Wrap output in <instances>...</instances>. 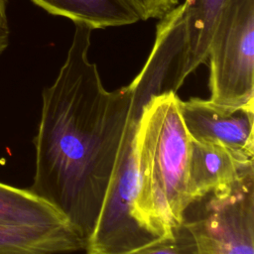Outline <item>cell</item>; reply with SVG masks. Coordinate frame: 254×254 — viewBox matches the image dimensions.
<instances>
[{
    "label": "cell",
    "mask_w": 254,
    "mask_h": 254,
    "mask_svg": "<svg viewBox=\"0 0 254 254\" xmlns=\"http://www.w3.org/2000/svg\"><path fill=\"white\" fill-rule=\"evenodd\" d=\"M180 108L191 140L220 144L253 158L254 106L226 107L192 97L181 100Z\"/></svg>",
    "instance_id": "6"
},
{
    "label": "cell",
    "mask_w": 254,
    "mask_h": 254,
    "mask_svg": "<svg viewBox=\"0 0 254 254\" xmlns=\"http://www.w3.org/2000/svg\"><path fill=\"white\" fill-rule=\"evenodd\" d=\"M50 14L65 17L92 29L134 24L137 14L122 0H31Z\"/></svg>",
    "instance_id": "11"
},
{
    "label": "cell",
    "mask_w": 254,
    "mask_h": 254,
    "mask_svg": "<svg viewBox=\"0 0 254 254\" xmlns=\"http://www.w3.org/2000/svg\"><path fill=\"white\" fill-rule=\"evenodd\" d=\"M139 17L140 20L162 19L174 9L179 0H122Z\"/></svg>",
    "instance_id": "13"
},
{
    "label": "cell",
    "mask_w": 254,
    "mask_h": 254,
    "mask_svg": "<svg viewBox=\"0 0 254 254\" xmlns=\"http://www.w3.org/2000/svg\"><path fill=\"white\" fill-rule=\"evenodd\" d=\"M175 92L153 96L138 117L134 149L137 184L133 214L160 238H170L191 204L189 189L190 137Z\"/></svg>",
    "instance_id": "2"
},
{
    "label": "cell",
    "mask_w": 254,
    "mask_h": 254,
    "mask_svg": "<svg viewBox=\"0 0 254 254\" xmlns=\"http://www.w3.org/2000/svg\"><path fill=\"white\" fill-rule=\"evenodd\" d=\"M195 218H185L205 254H254V174L209 193Z\"/></svg>",
    "instance_id": "5"
},
{
    "label": "cell",
    "mask_w": 254,
    "mask_h": 254,
    "mask_svg": "<svg viewBox=\"0 0 254 254\" xmlns=\"http://www.w3.org/2000/svg\"><path fill=\"white\" fill-rule=\"evenodd\" d=\"M8 0H0V55L9 45V25L7 18Z\"/></svg>",
    "instance_id": "14"
},
{
    "label": "cell",
    "mask_w": 254,
    "mask_h": 254,
    "mask_svg": "<svg viewBox=\"0 0 254 254\" xmlns=\"http://www.w3.org/2000/svg\"><path fill=\"white\" fill-rule=\"evenodd\" d=\"M209 100L254 106V0H228L209 46Z\"/></svg>",
    "instance_id": "3"
},
{
    "label": "cell",
    "mask_w": 254,
    "mask_h": 254,
    "mask_svg": "<svg viewBox=\"0 0 254 254\" xmlns=\"http://www.w3.org/2000/svg\"><path fill=\"white\" fill-rule=\"evenodd\" d=\"M137 118L130 114L113 172L85 254H130L161 240L139 224L133 214L137 171L134 136Z\"/></svg>",
    "instance_id": "4"
},
{
    "label": "cell",
    "mask_w": 254,
    "mask_h": 254,
    "mask_svg": "<svg viewBox=\"0 0 254 254\" xmlns=\"http://www.w3.org/2000/svg\"><path fill=\"white\" fill-rule=\"evenodd\" d=\"M130 254H205L197 238L185 219L183 224L170 238L161 239L152 245L132 252Z\"/></svg>",
    "instance_id": "12"
},
{
    "label": "cell",
    "mask_w": 254,
    "mask_h": 254,
    "mask_svg": "<svg viewBox=\"0 0 254 254\" xmlns=\"http://www.w3.org/2000/svg\"><path fill=\"white\" fill-rule=\"evenodd\" d=\"M71 224L49 227H1L0 254H65L84 249Z\"/></svg>",
    "instance_id": "9"
},
{
    "label": "cell",
    "mask_w": 254,
    "mask_h": 254,
    "mask_svg": "<svg viewBox=\"0 0 254 254\" xmlns=\"http://www.w3.org/2000/svg\"><path fill=\"white\" fill-rule=\"evenodd\" d=\"M254 174L253 158L216 143L190 139L189 189L191 203L233 187Z\"/></svg>",
    "instance_id": "7"
},
{
    "label": "cell",
    "mask_w": 254,
    "mask_h": 254,
    "mask_svg": "<svg viewBox=\"0 0 254 254\" xmlns=\"http://www.w3.org/2000/svg\"><path fill=\"white\" fill-rule=\"evenodd\" d=\"M92 30L74 23L66 59L54 83L43 90L30 188L67 218L84 243L132 113L128 85L106 90L97 65L88 60Z\"/></svg>",
    "instance_id": "1"
},
{
    "label": "cell",
    "mask_w": 254,
    "mask_h": 254,
    "mask_svg": "<svg viewBox=\"0 0 254 254\" xmlns=\"http://www.w3.org/2000/svg\"><path fill=\"white\" fill-rule=\"evenodd\" d=\"M228 0H186L168 16L184 47L183 77L193 72L207 57L214 29Z\"/></svg>",
    "instance_id": "8"
},
{
    "label": "cell",
    "mask_w": 254,
    "mask_h": 254,
    "mask_svg": "<svg viewBox=\"0 0 254 254\" xmlns=\"http://www.w3.org/2000/svg\"><path fill=\"white\" fill-rule=\"evenodd\" d=\"M70 224L53 204L30 189L0 183L1 227H49Z\"/></svg>",
    "instance_id": "10"
}]
</instances>
